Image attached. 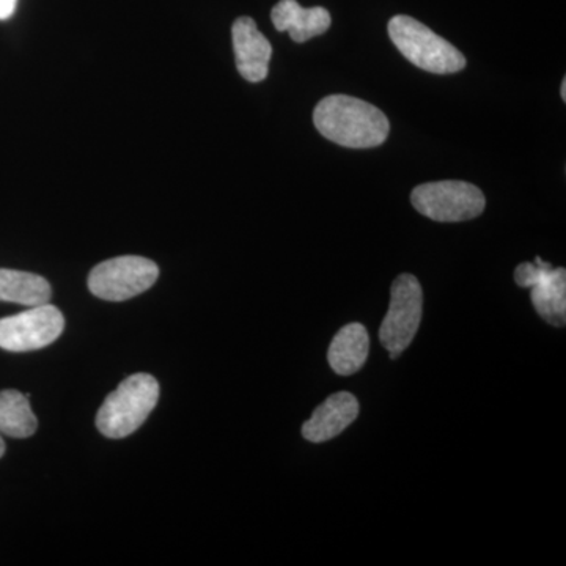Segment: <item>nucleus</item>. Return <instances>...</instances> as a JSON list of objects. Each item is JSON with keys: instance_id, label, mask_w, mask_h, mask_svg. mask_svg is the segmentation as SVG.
Returning <instances> with one entry per match:
<instances>
[{"instance_id": "nucleus-1", "label": "nucleus", "mask_w": 566, "mask_h": 566, "mask_svg": "<svg viewBox=\"0 0 566 566\" xmlns=\"http://www.w3.org/2000/svg\"><path fill=\"white\" fill-rule=\"evenodd\" d=\"M314 123L323 137L346 148L379 147L390 132L385 112L348 95L326 96L316 104Z\"/></svg>"}, {"instance_id": "nucleus-2", "label": "nucleus", "mask_w": 566, "mask_h": 566, "mask_svg": "<svg viewBox=\"0 0 566 566\" xmlns=\"http://www.w3.org/2000/svg\"><path fill=\"white\" fill-rule=\"evenodd\" d=\"M158 400L159 385L151 375L129 376L104 400L96 416V427L106 438H126L139 430Z\"/></svg>"}, {"instance_id": "nucleus-3", "label": "nucleus", "mask_w": 566, "mask_h": 566, "mask_svg": "<svg viewBox=\"0 0 566 566\" xmlns=\"http://www.w3.org/2000/svg\"><path fill=\"white\" fill-rule=\"evenodd\" d=\"M397 50L417 69L433 74H453L465 69V57L438 33L415 18L398 14L387 25Z\"/></svg>"}, {"instance_id": "nucleus-4", "label": "nucleus", "mask_w": 566, "mask_h": 566, "mask_svg": "<svg viewBox=\"0 0 566 566\" xmlns=\"http://www.w3.org/2000/svg\"><path fill=\"white\" fill-rule=\"evenodd\" d=\"M411 202L424 218L436 222H463L485 211L482 189L465 181L424 182L411 193Z\"/></svg>"}, {"instance_id": "nucleus-5", "label": "nucleus", "mask_w": 566, "mask_h": 566, "mask_svg": "<svg viewBox=\"0 0 566 566\" xmlns=\"http://www.w3.org/2000/svg\"><path fill=\"white\" fill-rule=\"evenodd\" d=\"M422 314V285L412 274L398 275L390 290L389 311L379 329V340L390 353V359H397L412 344Z\"/></svg>"}, {"instance_id": "nucleus-6", "label": "nucleus", "mask_w": 566, "mask_h": 566, "mask_svg": "<svg viewBox=\"0 0 566 566\" xmlns=\"http://www.w3.org/2000/svg\"><path fill=\"white\" fill-rule=\"evenodd\" d=\"M158 277V264L151 260L136 255L117 256L93 268L88 290L99 300L120 303L150 290Z\"/></svg>"}, {"instance_id": "nucleus-7", "label": "nucleus", "mask_w": 566, "mask_h": 566, "mask_svg": "<svg viewBox=\"0 0 566 566\" xmlns=\"http://www.w3.org/2000/svg\"><path fill=\"white\" fill-rule=\"evenodd\" d=\"M63 327L65 318L55 305H35L0 319V348L13 353L46 348L61 337Z\"/></svg>"}, {"instance_id": "nucleus-8", "label": "nucleus", "mask_w": 566, "mask_h": 566, "mask_svg": "<svg viewBox=\"0 0 566 566\" xmlns=\"http://www.w3.org/2000/svg\"><path fill=\"white\" fill-rule=\"evenodd\" d=\"M515 281L523 289L532 290V304L536 314L551 326L566 324V271L553 268L536 256L535 263H521L515 271Z\"/></svg>"}, {"instance_id": "nucleus-9", "label": "nucleus", "mask_w": 566, "mask_h": 566, "mask_svg": "<svg viewBox=\"0 0 566 566\" xmlns=\"http://www.w3.org/2000/svg\"><path fill=\"white\" fill-rule=\"evenodd\" d=\"M234 59L237 69L245 81L262 82L270 73L273 46L249 17L238 18L232 28Z\"/></svg>"}, {"instance_id": "nucleus-10", "label": "nucleus", "mask_w": 566, "mask_h": 566, "mask_svg": "<svg viewBox=\"0 0 566 566\" xmlns=\"http://www.w3.org/2000/svg\"><path fill=\"white\" fill-rule=\"evenodd\" d=\"M359 411V401L353 394L331 395L303 424V436L314 444L331 441L344 433L346 428L357 419Z\"/></svg>"}, {"instance_id": "nucleus-11", "label": "nucleus", "mask_w": 566, "mask_h": 566, "mask_svg": "<svg viewBox=\"0 0 566 566\" xmlns=\"http://www.w3.org/2000/svg\"><path fill=\"white\" fill-rule=\"evenodd\" d=\"M271 20L279 32H289L296 43H305L329 31L331 13L323 7L304 9L297 0H281L271 11Z\"/></svg>"}, {"instance_id": "nucleus-12", "label": "nucleus", "mask_w": 566, "mask_h": 566, "mask_svg": "<svg viewBox=\"0 0 566 566\" xmlns=\"http://www.w3.org/2000/svg\"><path fill=\"white\" fill-rule=\"evenodd\" d=\"M370 352V337L364 324H346L335 335L327 352V360L335 374L349 376L364 367Z\"/></svg>"}, {"instance_id": "nucleus-13", "label": "nucleus", "mask_w": 566, "mask_h": 566, "mask_svg": "<svg viewBox=\"0 0 566 566\" xmlns=\"http://www.w3.org/2000/svg\"><path fill=\"white\" fill-rule=\"evenodd\" d=\"M51 296L50 282L41 275L0 270V301L35 307L50 303Z\"/></svg>"}, {"instance_id": "nucleus-14", "label": "nucleus", "mask_w": 566, "mask_h": 566, "mask_svg": "<svg viewBox=\"0 0 566 566\" xmlns=\"http://www.w3.org/2000/svg\"><path fill=\"white\" fill-rule=\"evenodd\" d=\"M39 428V420L33 415L28 395L18 390L0 392V434L10 438H31Z\"/></svg>"}, {"instance_id": "nucleus-15", "label": "nucleus", "mask_w": 566, "mask_h": 566, "mask_svg": "<svg viewBox=\"0 0 566 566\" xmlns=\"http://www.w3.org/2000/svg\"><path fill=\"white\" fill-rule=\"evenodd\" d=\"M18 0H0V21L9 20L17 10Z\"/></svg>"}, {"instance_id": "nucleus-16", "label": "nucleus", "mask_w": 566, "mask_h": 566, "mask_svg": "<svg viewBox=\"0 0 566 566\" xmlns=\"http://www.w3.org/2000/svg\"><path fill=\"white\" fill-rule=\"evenodd\" d=\"M560 95H562V99H564V102H566V80L562 81Z\"/></svg>"}, {"instance_id": "nucleus-17", "label": "nucleus", "mask_w": 566, "mask_h": 566, "mask_svg": "<svg viewBox=\"0 0 566 566\" xmlns=\"http://www.w3.org/2000/svg\"><path fill=\"white\" fill-rule=\"evenodd\" d=\"M6 453V442H3L2 434H0V458Z\"/></svg>"}]
</instances>
